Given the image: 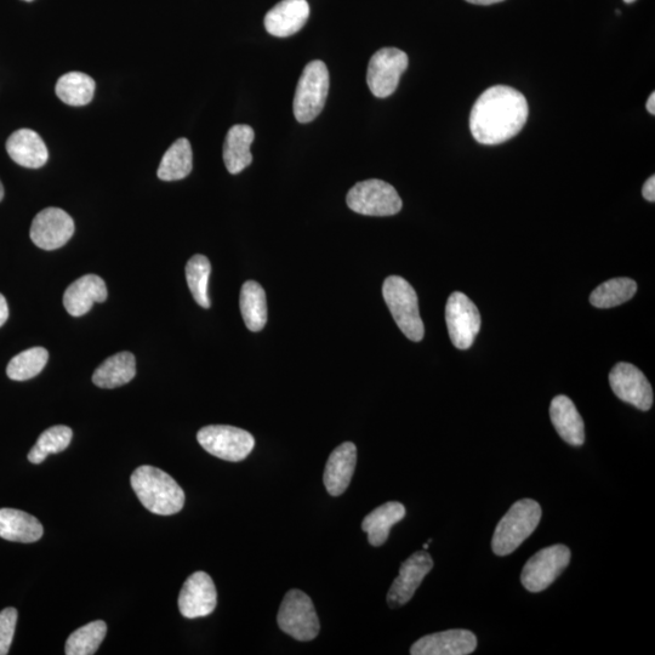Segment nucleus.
Segmentation results:
<instances>
[{
	"instance_id": "obj_15",
	"label": "nucleus",
	"mask_w": 655,
	"mask_h": 655,
	"mask_svg": "<svg viewBox=\"0 0 655 655\" xmlns=\"http://www.w3.org/2000/svg\"><path fill=\"white\" fill-rule=\"evenodd\" d=\"M218 603L213 579L207 573L196 572L186 580L180 591L179 609L182 617L196 619L212 614Z\"/></svg>"
},
{
	"instance_id": "obj_33",
	"label": "nucleus",
	"mask_w": 655,
	"mask_h": 655,
	"mask_svg": "<svg viewBox=\"0 0 655 655\" xmlns=\"http://www.w3.org/2000/svg\"><path fill=\"white\" fill-rule=\"evenodd\" d=\"M212 265L204 255H195L187 262L186 279L189 284L193 299L203 309H209L210 299L208 295V284Z\"/></svg>"
},
{
	"instance_id": "obj_6",
	"label": "nucleus",
	"mask_w": 655,
	"mask_h": 655,
	"mask_svg": "<svg viewBox=\"0 0 655 655\" xmlns=\"http://www.w3.org/2000/svg\"><path fill=\"white\" fill-rule=\"evenodd\" d=\"M277 623L283 632L301 642L315 640L321 629L311 598L300 590H290L284 596Z\"/></svg>"
},
{
	"instance_id": "obj_32",
	"label": "nucleus",
	"mask_w": 655,
	"mask_h": 655,
	"mask_svg": "<svg viewBox=\"0 0 655 655\" xmlns=\"http://www.w3.org/2000/svg\"><path fill=\"white\" fill-rule=\"evenodd\" d=\"M49 352L43 347H32L16 355L8 364L7 374L11 380L26 381L37 377L47 366Z\"/></svg>"
},
{
	"instance_id": "obj_7",
	"label": "nucleus",
	"mask_w": 655,
	"mask_h": 655,
	"mask_svg": "<svg viewBox=\"0 0 655 655\" xmlns=\"http://www.w3.org/2000/svg\"><path fill=\"white\" fill-rule=\"evenodd\" d=\"M346 202L353 212L368 216H392L402 209L395 187L377 179L358 182L347 193Z\"/></svg>"
},
{
	"instance_id": "obj_29",
	"label": "nucleus",
	"mask_w": 655,
	"mask_h": 655,
	"mask_svg": "<svg viewBox=\"0 0 655 655\" xmlns=\"http://www.w3.org/2000/svg\"><path fill=\"white\" fill-rule=\"evenodd\" d=\"M637 283L630 278H613L602 283L590 295V303L597 309H611L634 298Z\"/></svg>"
},
{
	"instance_id": "obj_5",
	"label": "nucleus",
	"mask_w": 655,
	"mask_h": 655,
	"mask_svg": "<svg viewBox=\"0 0 655 655\" xmlns=\"http://www.w3.org/2000/svg\"><path fill=\"white\" fill-rule=\"evenodd\" d=\"M329 93V72L322 61L307 64L296 87L294 116L300 123H310L321 115Z\"/></svg>"
},
{
	"instance_id": "obj_10",
	"label": "nucleus",
	"mask_w": 655,
	"mask_h": 655,
	"mask_svg": "<svg viewBox=\"0 0 655 655\" xmlns=\"http://www.w3.org/2000/svg\"><path fill=\"white\" fill-rule=\"evenodd\" d=\"M408 56L396 48H384L369 61L367 83L377 98L385 99L395 93L402 74L408 68Z\"/></svg>"
},
{
	"instance_id": "obj_41",
	"label": "nucleus",
	"mask_w": 655,
	"mask_h": 655,
	"mask_svg": "<svg viewBox=\"0 0 655 655\" xmlns=\"http://www.w3.org/2000/svg\"><path fill=\"white\" fill-rule=\"evenodd\" d=\"M624 2L630 4V3H634L635 0H624Z\"/></svg>"
},
{
	"instance_id": "obj_28",
	"label": "nucleus",
	"mask_w": 655,
	"mask_h": 655,
	"mask_svg": "<svg viewBox=\"0 0 655 655\" xmlns=\"http://www.w3.org/2000/svg\"><path fill=\"white\" fill-rule=\"evenodd\" d=\"M95 82L88 74L70 72L56 84V95L66 105L79 107L88 105L94 98Z\"/></svg>"
},
{
	"instance_id": "obj_16",
	"label": "nucleus",
	"mask_w": 655,
	"mask_h": 655,
	"mask_svg": "<svg viewBox=\"0 0 655 655\" xmlns=\"http://www.w3.org/2000/svg\"><path fill=\"white\" fill-rule=\"evenodd\" d=\"M477 648L474 632L463 629L436 632L421 637L410 648L413 655H467Z\"/></svg>"
},
{
	"instance_id": "obj_3",
	"label": "nucleus",
	"mask_w": 655,
	"mask_h": 655,
	"mask_svg": "<svg viewBox=\"0 0 655 655\" xmlns=\"http://www.w3.org/2000/svg\"><path fill=\"white\" fill-rule=\"evenodd\" d=\"M541 508L533 499H522L501 518L492 540L495 555L508 556L531 537L541 520Z\"/></svg>"
},
{
	"instance_id": "obj_22",
	"label": "nucleus",
	"mask_w": 655,
	"mask_h": 655,
	"mask_svg": "<svg viewBox=\"0 0 655 655\" xmlns=\"http://www.w3.org/2000/svg\"><path fill=\"white\" fill-rule=\"evenodd\" d=\"M255 139L252 127L246 124H237L227 133L224 145V162L230 174L242 173L253 162L250 152Z\"/></svg>"
},
{
	"instance_id": "obj_30",
	"label": "nucleus",
	"mask_w": 655,
	"mask_h": 655,
	"mask_svg": "<svg viewBox=\"0 0 655 655\" xmlns=\"http://www.w3.org/2000/svg\"><path fill=\"white\" fill-rule=\"evenodd\" d=\"M73 432L68 426L58 425L45 430L38 441L28 453V460L32 464H42L50 454L64 452L72 441Z\"/></svg>"
},
{
	"instance_id": "obj_12",
	"label": "nucleus",
	"mask_w": 655,
	"mask_h": 655,
	"mask_svg": "<svg viewBox=\"0 0 655 655\" xmlns=\"http://www.w3.org/2000/svg\"><path fill=\"white\" fill-rule=\"evenodd\" d=\"M609 384L615 396L637 409L647 412L653 406L651 384L641 370L630 363H618L609 374Z\"/></svg>"
},
{
	"instance_id": "obj_2",
	"label": "nucleus",
	"mask_w": 655,
	"mask_h": 655,
	"mask_svg": "<svg viewBox=\"0 0 655 655\" xmlns=\"http://www.w3.org/2000/svg\"><path fill=\"white\" fill-rule=\"evenodd\" d=\"M141 504L152 514H178L185 505V493L174 478L153 466H140L130 477Z\"/></svg>"
},
{
	"instance_id": "obj_25",
	"label": "nucleus",
	"mask_w": 655,
	"mask_h": 655,
	"mask_svg": "<svg viewBox=\"0 0 655 655\" xmlns=\"http://www.w3.org/2000/svg\"><path fill=\"white\" fill-rule=\"evenodd\" d=\"M136 375V360L133 353L119 352L108 357L93 374V383L101 389H116L130 383Z\"/></svg>"
},
{
	"instance_id": "obj_21",
	"label": "nucleus",
	"mask_w": 655,
	"mask_h": 655,
	"mask_svg": "<svg viewBox=\"0 0 655 655\" xmlns=\"http://www.w3.org/2000/svg\"><path fill=\"white\" fill-rule=\"evenodd\" d=\"M550 418L563 441L574 447L583 446L584 421L571 398L563 395L555 397L550 406Z\"/></svg>"
},
{
	"instance_id": "obj_40",
	"label": "nucleus",
	"mask_w": 655,
	"mask_h": 655,
	"mask_svg": "<svg viewBox=\"0 0 655 655\" xmlns=\"http://www.w3.org/2000/svg\"><path fill=\"white\" fill-rule=\"evenodd\" d=\"M429 548H430V544H429V543L424 544V550H427V549H429Z\"/></svg>"
},
{
	"instance_id": "obj_39",
	"label": "nucleus",
	"mask_w": 655,
	"mask_h": 655,
	"mask_svg": "<svg viewBox=\"0 0 655 655\" xmlns=\"http://www.w3.org/2000/svg\"><path fill=\"white\" fill-rule=\"evenodd\" d=\"M4 198V187L2 185V182H0V202L3 201Z\"/></svg>"
},
{
	"instance_id": "obj_20",
	"label": "nucleus",
	"mask_w": 655,
	"mask_h": 655,
	"mask_svg": "<svg viewBox=\"0 0 655 655\" xmlns=\"http://www.w3.org/2000/svg\"><path fill=\"white\" fill-rule=\"evenodd\" d=\"M7 151L15 163L30 169L42 168L49 159L47 145L31 129H20L11 134L7 141Z\"/></svg>"
},
{
	"instance_id": "obj_1",
	"label": "nucleus",
	"mask_w": 655,
	"mask_h": 655,
	"mask_svg": "<svg viewBox=\"0 0 655 655\" xmlns=\"http://www.w3.org/2000/svg\"><path fill=\"white\" fill-rule=\"evenodd\" d=\"M528 118L524 95L514 88L497 85L475 102L470 116L471 134L482 145H499L520 133Z\"/></svg>"
},
{
	"instance_id": "obj_9",
	"label": "nucleus",
	"mask_w": 655,
	"mask_h": 655,
	"mask_svg": "<svg viewBox=\"0 0 655 655\" xmlns=\"http://www.w3.org/2000/svg\"><path fill=\"white\" fill-rule=\"evenodd\" d=\"M571 562V550L566 545H554L540 550L524 566L521 582L529 592H541L560 577Z\"/></svg>"
},
{
	"instance_id": "obj_27",
	"label": "nucleus",
	"mask_w": 655,
	"mask_h": 655,
	"mask_svg": "<svg viewBox=\"0 0 655 655\" xmlns=\"http://www.w3.org/2000/svg\"><path fill=\"white\" fill-rule=\"evenodd\" d=\"M192 147L187 139H179L168 148L158 168V178L163 181L185 179L192 172Z\"/></svg>"
},
{
	"instance_id": "obj_8",
	"label": "nucleus",
	"mask_w": 655,
	"mask_h": 655,
	"mask_svg": "<svg viewBox=\"0 0 655 655\" xmlns=\"http://www.w3.org/2000/svg\"><path fill=\"white\" fill-rule=\"evenodd\" d=\"M199 444L214 457L239 463L253 452L255 440L248 431L235 426L210 425L198 432Z\"/></svg>"
},
{
	"instance_id": "obj_26",
	"label": "nucleus",
	"mask_w": 655,
	"mask_h": 655,
	"mask_svg": "<svg viewBox=\"0 0 655 655\" xmlns=\"http://www.w3.org/2000/svg\"><path fill=\"white\" fill-rule=\"evenodd\" d=\"M239 306L250 332H260L264 329L267 323L266 293L259 283L248 281L243 284Z\"/></svg>"
},
{
	"instance_id": "obj_14",
	"label": "nucleus",
	"mask_w": 655,
	"mask_h": 655,
	"mask_svg": "<svg viewBox=\"0 0 655 655\" xmlns=\"http://www.w3.org/2000/svg\"><path fill=\"white\" fill-rule=\"evenodd\" d=\"M434 568V560L426 551L415 552L402 563L400 575L391 585L387 594V603L391 608H398L412 600L426 575Z\"/></svg>"
},
{
	"instance_id": "obj_36",
	"label": "nucleus",
	"mask_w": 655,
	"mask_h": 655,
	"mask_svg": "<svg viewBox=\"0 0 655 655\" xmlns=\"http://www.w3.org/2000/svg\"><path fill=\"white\" fill-rule=\"evenodd\" d=\"M9 318V307L7 300L4 296L0 294V327H3L7 323Z\"/></svg>"
},
{
	"instance_id": "obj_18",
	"label": "nucleus",
	"mask_w": 655,
	"mask_h": 655,
	"mask_svg": "<svg viewBox=\"0 0 655 655\" xmlns=\"http://www.w3.org/2000/svg\"><path fill=\"white\" fill-rule=\"evenodd\" d=\"M357 464V448L352 442L336 447L327 461L324 486L330 495L339 497L349 488Z\"/></svg>"
},
{
	"instance_id": "obj_37",
	"label": "nucleus",
	"mask_w": 655,
	"mask_h": 655,
	"mask_svg": "<svg viewBox=\"0 0 655 655\" xmlns=\"http://www.w3.org/2000/svg\"><path fill=\"white\" fill-rule=\"evenodd\" d=\"M466 2L476 5H492V4L504 2V0H466Z\"/></svg>"
},
{
	"instance_id": "obj_34",
	"label": "nucleus",
	"mask_w": 655,
	"mask_h": 655,
	"mask_svg": "<svg viewBox=\"0 0 655 655\" xmlns=\"http://www.w3.org/2000/svg\"><path fill=\"white\" fill-rule=\"evenodd\" d=\"M17 622L15 608H5L0 612V655H7L13 643Z\"/></svg>"
},
{
	"instance_id": "obj_31",
	"label": "nucleus",
	"mask_w": 655,
	"mask_h": 655,
	"mask_svg": "<svg viewBox=\"0 0 655 655\" xmlns=\"http://www.w3.org/2000/svg\"><path fill=\"white\" fill-rule=\"evenodd\" d=\"M107 634V625L96 620L74 631L66 642L67 655H93L98 651Z\"/></svg>"
},
{
	"instance_id": "obj_17",
	"label": "nucleus",
	"mask_w": 655,
	"mask_h": 655,
	"mask_svg": "<svg viewBox=\"0 0 655 655\" xmlns=\"http://www.w3.org/2000/svg\"><path fill=\"white\" fill-rule=\"evenodd\" d=\"M309 17L310 5L306 0H282L266 14V31L275 37H290L305 26Z\"/></svg>"
},
{
	"instance_id": "obj_24",
	"label": "nucleus",
	"mask_w": 655,
	"mask_h": 655,
	"mask_svg": "<svg viewBox=\"0 0 655 655\" xmlns=\"http://www.w3.org/2000/svg\"><path fill=\"white\" fill-rule=\"evenodd\" d=\"M406 517V508L397 501H390L370 512L362 522V529L368 534L369 544L378 548L389 539L390 531L395 524Z\"/></svg>"
},
{
	"instance_id": "obj_13",
	"label": "nucleus",
	"mask_w": 655,
	"mask_h": 655,
	"mask_svg": "<svg viewBox=\"0 0 655 655\" xmlns=\"http://www.w3.org/2000/svg\"><path fill=\"white\" fill-rule=\"evenodd\" d=\"M30 235L38 248L56 250L64 247L74 235V221L65 210L47 208L33 219Z\"/></svg>"
},
{
	"instance_id": "obj_23",
	"label": "nucleus",
	"mask_w": 655,
	"mask_h": 655,
	"mask_svg": "<svg viewBox=\"0 0 655 655\" xmlns=\"http://www.w3.org/2000/svg\"><path fill=\"white\" fill-rule=\"evenodd\" d=\"M43 533L36 517L16 509H0V538L27 544L41 539Z\"/></svg>"
},
{
	"instance_id": "obj_11",
	"label": "nucleus",
	"mask_w": 655,
	"mask_h": 655,
	"mask_svg": "<svg viewBox=\"0 0 655 655\" xmlns=\"http://www.w3.org/2000/svg\"><path fill=\"white\" fill-rule=\"evenodd\" d=\"M446 322L452 343L459 350L470 349L481 329V315L477 306L464 293L449 296Z\"/></svg>"
},
{
	"instance_id": "obj_4",
	"label": "nucleus",
	"mask_w": 655,
	"mask_h": 655,
	"mask_svg": "<svg viewBox=\"0 0 655 655\" xmlns=\"http://www.w3.org/2000/svg\"><path fill=\"white\" fill-rule=\"evenodd\" d=\"M384 300L397 323L398 328L409 340H423L424 323L419 313L418 295L410 284L398 276L385 279L383 286Z\"/></svg>"
},
{
	"instance_id": "obj_35",
	"label": "nucleus",
	"mask_w": 655,
	"mask_h": 655,
	"mask_svg": "<svg viewBox=\"0 0 655 655\" xmlns=\"http://www.w3.org/2000/svg\"><path fill=\"white\" fill-rule=\"evenodd\" d=\"M642 195L647 199L648 202L655 201V176H651L646 181V184L643 185Z\"/></svg>"
},
{
	"instance_id": "obj_42",
	"label": "nucleus",
	"mask_w": 655,
	"mask_h": 655,
	"mask_svg": "<svg viewBox=\"0 0 655 655\" xmlns=\"http://www.w3.org/2000/svg\"><path fill=\"white\" fill-rule=\"evenodd\" d=\"M24 2H33V0H24Z\"/></svg>"
},
{
	"instance_id": "obj_38",
	"label": "nucleus",
	"mask_w": 655,
	"mask_h": 655,
	"mask_svg": "<svg viewBox=\"0 0 655 655\" xmlns=\"http://www.w3.org/2000/svg\"><path fill=\"white\" fill-rule=\"evenodd\" d=\"M647 111L651 113L652 116L655 115V94L652 93L651 96H649V99L647 101Z\"/></svg>"
},
{
	"instance_id": "obj_19",
	"label": "nucleus",
	"mask_w": 655,
	"mask_h": 655,
	"mask_svg": "<svg viewBox=\"0 0 655 655\" xmlns=\"http://www.w3.org/2000/svg\"><path fill=\"white\" fill-rule=\"evenodd\" d=\"M107 287L104 279L96 275L78 278L64 294V306L73 317H81L93 309L96 303H105Z\"/></svg>"
}]
</instances>
